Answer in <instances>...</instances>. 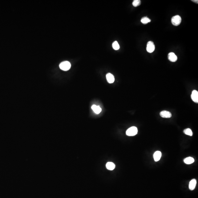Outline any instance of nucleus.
Returning <instances> with one entry per match:
<instances>
[{
  "label": "nucleus",
  "mask_w": 198,
  "mask_h": 198,
  "mask_svg": "<svg viewBox=\"0 0 198 198\" xmlns=\"http://www.w3.org/2000/svg\"><path fill=\"white\" fill-rule=\"evenodd\" d=\"M191 98L192 100L194 102L198 103V92L196 90H194L192 92Z\"/></svg>",
  "instance_id": "nucleus-5"
},
{
  "label": "nucleus",
  "mask_w": 198,
  "mask_h": 198,
  "mask_svg": "<svg viewBox=\"0 0 198 198\" xmlns=\"http://www.w3.org/2000/svg\"><path fill=\"white\" fill-rule=\"evenodd\" d=\"M184 133L187 135L190 136H193V132H192V131L191 129H186L184 130Z\"/></svg>",
  "instance_id": "nucleus-15"
},
{
  "label": "nucleus",
  "mask_w": 198,
  "mask_h": 198,
  "mask_svg": "<svg viewBox=\"0 0 198 198\" xmlns=\"http://www.w3.org/2000/svg\"><path fill=\"white\" fill-rule=\"evenodd\" d=\"M141 4V1L140 0H134L132 2V5L134 7H136L140 5Z\"/></svg>",
  "instance_id": "nucleus-17"
},
{
  "label": "nucleus",
  "mask_w": 198,
  "mask_h": 198,
  "mask_svg": "<svg viewBox=\"0 0 198 198\" xmlns=\"http://www.w3.org/2000/svg\"><path fill=\"white\" fill-rule=\"evenodd\" d=\"M181 18L179 15L173 16L171 19L172 23L173 25L175 26L179 25L181 22Z\"/></svg>",
  "instance_id": "nucleus-3"
},
{
  "label": "nucleus",
  "mask_w": 198,
  "mask_h": 198,
  "mask_svg": "<svg viewBox=\"0 0 198 198\" xmlns=\"http://www.w3.org/2000/svg\"><path fill=\"white\" fill-rule=\"evenodd\" d=\"M197 184V181L195 179H193L190 181L189 184V188L191 191H193L195 189Z\"/></svg>",
  "instance_id": "nucleus-9"
},
{
  "label": "nucleus",
  "mask_w": 198,
  "mask_h": 198,
  "mask_svg": "<svg viewBox=\"0 0 198 198\" xmlns=\"http://www.w3.org/2000/svg\"><path fill=\"white\" fill-rule=\"evenodd\" d=\"M107 81L109 83H112L115 81V77L114 76L110 73H108L106 75Z\"/></svg>",
  "instance_id": "nucleus-8"
},
{
  "label": "nucleus",
  "mask_w": 198,
  "mask_h": 198,
  "mask_svg": "<svg viewBox=\"0 0 198 198\" xmlns=\"http://www.w3.org/2000/svg\"><path fill=\"white\" fill-rule=\"evenodd\" d=\"M141 22L144 24H146L149 22H150L151 20L147 17H143L141 19Z\"/></svg>",
  "instance_id": "nucleus-14"
},
{
  "label": "nucleus",
  "mask_w": 198,
  "mask_h": 198,
  "mask_svg": "<svg viewBox=\"0 0 198 198\" xmlns=\"http://www.w3.org/2000/svg\"><path fill=\"white\" fill-rule=\"evenodd\" d=\"M106 168L109 170H113L115 168V165L112 162L107 163L106 164Z\"/></svg>",
  "instance_id": "nucleus-13"
},
{
  "label": "nucleus",
  "mask_w": 198,
  "mask_h": 198,
  "mask_svg": "<svg viewBox=\"0 0 198 198\" xmlns=\"http://www.w3.org/2000/svg\"><path fill=\"white\" fill-rule=\"evenodd\" d=\"M155 46L153 41H149L147 43L146 50L149 53H153L155 50Z\"/></svg>",
  "instance_id": "nucleus-4"
},
{
  "label": "nucleus",
  "mask_w": 198,
  "mask_h": 198,
  "mask_svg": "<svg viewBox=\"0 0 198 198\" xmlns=\"http://www.w3.org/2000/svg\"><path fill=\"white\" fill-rule=\"evenodd\" d=\"M160 116L163 118H169L172 116L171 113L168 111L163 110L160 113Z\"/></svg>",
  "instance_id": "nucleus-6"
},
{
  "label": "nucleus",
  "mask_w": 198,
  "mask_h": 198,
  "mask_svg": "<svg viewBox=\"0 0 198 198\" xmlns=\"http://www.w3.org/2000/svg\"><path fill=\"white\" fill-rule=\"evenodd\" d=\"M138 131V129L136 127H132L127 130L126 134L127 136H134L137 134Z\"/></svg>",
  "instance_id": "nucleus-1"
},
{
  "label": "nucleus",
  "mask_w": 198,
  "mask_h": 198,
  "mask_svg": "<svg viewBox=\"0 0 198 198\" xmlns=\"http://www.w3.org/2000/svg\"><path fill=\"white\" fill-rule=\"evenodd\" d=\"M60 68L64 71H67L70 69L71 64L68 61H64L60 64Z\"/></svg>",
  "instance_id": "nucleus-2"
},
{
  "label": "nucleus",
  "mask_w": 198,
  "mask_h": 198,
  "mask_svg": "<svg viewBox=\"0 0 198 198\" xmlns=\"http://www.w3.org/2000/svg\"><path fill=\"white\" fill-rule=\"evenodd\" d=\"M194 159L191 157H188L184 160V162L187 164H190L194 162Z\"/></svg>",
  "instance_id": "nucleus-12"
},
{
  "label": "nucleus",
  "mask_w": 198,
  "mask_h": 198,
  "mask_svg": "<svg viewBox=\"0 0 198 198\" xmlns=\"http://www.w3.org/2000/svg\"><path fill=\"white\" fill-rule=\"evenodd\" d=\"M92 109L95 113L96 114H99L102 111V109L99 106H96L95 105H93L91 107Z\"/></svg>",
  "instance_id": "nucleus-10"
},
{
  "label": "nucleus",
  "mask_w": 198,
  "mask_h": 198,
  "mask_svg": "<svg viewBox=\"0 0 198 198\" xmlns=\"http://www.w3.org/2000/svg\"><path fill=\"white\" fill-rule=\"evenodd\" d=\"M112 47L114 50H118L120 48V46L117 41H115L112 44Z\"/></svg>",
  "instance_id": "nucleus-16"
},
{
  "label": "nucleus",
  "mask_w": 198,
  "mask_h": 198,
  "mask_svg": "<svg viewBox=\"0 0 198 198\" xmlns=\"http://www.w3.org/2000/svg\"><path fill=\"white\" fill-rule=\"evenodd\" d=\"M177 57L174 53L171 52L168 54V59L171 62H176L177 60Z\"/></svg>",
  "instance_id": "nucleus-7"
},
{
  "label": "nucleus",
  "mask_w": 198,
  "mask_h": 198,
  "mask_svg": "<svg viewBox=\"0 0 198 198\" xmlns=\"http://www.w3.org/2000/svg\"><path fill=\"white\" fill-rule=\"evenodd\" d=\"M161 155L162 154L160 151H156L153 155V157L155 161H158L160 160L161 157Z\"/></svg>",
  "instance_id": "nucleus-11"
},
{
  "label": "nucleus",
  "mask_w": 198,
  "mask_h": 198,
  "mask_svg": "<svg viewBox=\"0 0 198 198\" xmlns=\"http://www.w3.org/2000/svg\"><path fill=\"white\" fill-rule=\"evenodd\" d=\"M193 2H195L196 3H198V0H192Z\"/></svg>",
  "instance_id": "nucleus-18"
}]
</instances>
